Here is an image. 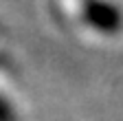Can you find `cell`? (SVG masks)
I'll use <instances>...</instances> for the list:
<instances>
[{"label": "cell", "instance_id": "cell-2", "mask_svg": "<svg viewBox=\"0 0 123 121\" xmlns=\"http://www.w3.org/2000/svg\"><path fill=\"white\" fill-rule=\"evenodd\" d=\"M0 121H13V117H11V110L7 108V106L0 101Z\"/></svg>", "mask_w": 123, "mask_h": 121}, {"label": "cell", "instance_id": "cell-1", "mask_svg": "<svg viewBox=\"0 0 123 121\" xmlns=\"http://www.w3.org/2000/svg\"><path fill=\"white\" fill-rule=\"evenodd\" d=\"M86 20L101 31H119L121 26L119 11L101 0H86Z\"/></svg>", "mask_w": 123, "mask_h": 121}]
</instances>
